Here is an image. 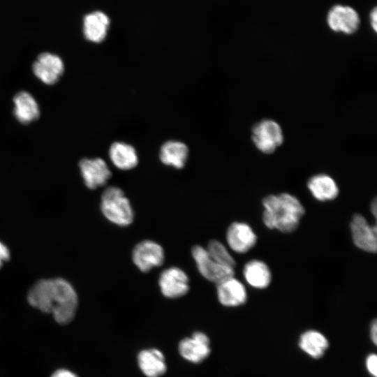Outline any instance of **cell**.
I'll list each match as a JSON object with an SVG mask.
<instances>
[{"mask_svg":"<svg viewBox=\"0 0 377 377\" xmlns=\"http://www.w3.org/2000/svg\"><path fill=\"white\" fill-rule=\"evenodd\" d=\"M27 300L32 306L52 313L54 320L61 325L72 321L78 304L75 289L61 278L37 281L29 290Z\"/></svg>","mask_w":377,"mask_h":377,"instance_id":"1","label":"cell"},{"mask_svg":"<svg viewBox=\"0 0 377 377\" xmlns=\"http://www.w3.org/2000/svg\"><path fill=\"white\" fill-rule=\"evenodd\" d=\"M263 221L268 228L289 233L299 226L304 208L294 195L282 193L263 198Z\"/></svg>","mask_w":377,"mask_h":377,"instance_id":"2","label":"cell"},{"mask_svg":"<svg viewBox=\"0 0 377 377\" xmlns=\"http://www.w3.org/2000/svg\"><path fill=\"white\" fill-rule=\"evenodd\" d=\"M101 210L111 223L125 227L132 223L134 213L129 200L117 186H109L101 195Z\"/></svg>","mask_w":377,"mask_h":377,"instance_id":"3","label":"cell"},{"mask_svg":"<svg viewBox=\"0 0 377 377\" xmlns=\"http://www.w3.org/2000/svg\"><path fill=\"white\" fill-rule=\"evenodd\" d=\"M251 139L260 151L270 154L283 144L284 136L278 122L273 119H265L253 126Z\"/></svg>","mask_w":377,"mask_h":377,"instance_id":"4","label":"cell"},{"mask_svg":"<svg viewBox=\"0 0 377 377\" xmlns=\"http://www.w3.org/2000/svg\"><path fill=\"white\" fill-rule=\"evenodd\" d=\"M191 254L200 274L207 280L218 283L221 281L234 276L235 269L221 265L209 256L206 249L200 245L194 246Z\"/></svg>","mask_w":377,"mask_h":377,"instance_id":"5","label":"cell"},{"mask_svg":"<svg viewBox=\"0 0 377 377\" xmlns=\"http://www.w3.org/2000/svg\"><path fill=\"white\" fill-rule=\"evenodd\" d=\"M135 265L142 272L163 265L165 253L163 247L152 240H143L138 243L132 251Z\"/></svg>","mask_w":377,"mask_h":377,"instance_id":"6","label":"cell"},{"mask_svg":"<svg viewBox=\"0 0 377 377\" xmlns=\"http://www.w3.org/2000/svg\"><path fill=\"white\" fill-rule=\"evenodd\" d=\"M352 239L360 249L376 253L377 249L376 226L370 225L361 214H355L350 223Z\"/></svg>","mask_w":377,"mask_h":377,"instance_id":"7","label":"cell"},{"mask_svg":"<svg viewBox=\"0 0 377 377\" xmlns=\"http://www.w3.org/2000/svg\"><path fill=\"white\" fill-rule=\"evenodd\" d=\"M158 286L161 293L165 297L177 298L188 293L189 280L184 270L177 267H171L161 273Z\"/></svg>","mask_w":377,"mask_h":377,"instance_id":"8","label":"cell"},{"mask_svg":"<svg viewBox=\"0 0 377 377\" xmlns=\"http://www.w3.org/2000/svg\"><path fill=\"white\" fill-rule=\"evenodd\" d=\"M79 166L84 184L90 189L105 185L112 175L105 161L100 158H83Z\"/></svg>","mask_w":377,"mask_h":377,"instance_id":"9","label":"cell"},{"mask_svg":"<svg viewBox=\"0 0 377 377\" xmlns=\"http://www.w3.org/2000/svg\"><path fill=\"white\" fill-rule=\"evenodd\" d=\"M226 241L232 251L238 253H244L255 246L257 236L249 224L244 222H234L227 230Z\"/></svg>","mask_w":377,"mask_h":377,"instance_id":"10","label":"cell"},{"mask_svg":"<svg viewBox=\"0 0 377 377\" xmlns=\"http://www.w3.org/2000/svg\"><path fill=\"white\" fill-rule=\"evenodd\" d=\"M64 66L61 59L54 54H40L33 64L35 75L47 84L57 82L64 72Z\"/></svg>","mask_w":377,"mask_h":377,"instance_id":"11","label":"cell"},{"mask_svg":"<svg viewBox=\"0 0 377 377\" xmlns=\"http://www.w3.org/2000/svg\"><path fill=\"white\" fill-rule=\"evenodd\" d=\"M327 24L334 31L351 34L357 30L360 17L353 8L337 5L328 13Z\"/></svg>","mask_w":377,"mask_h":377,"instance_id":"12","label":"cell"},{"mask_svg":"<svg viewBox=\"0 0 377 377\" xmlns=\"http://www.w3.org/2000/svg\"><path fill=\"white\" fill-rule=\"evenodd\" d=\"M210 341L208 337L200 332H195L191 337L185 338L179 344L180 355L186 360L200 363L210 353Z\"/></svg>","mask_w":377,"mask_h":377,"instance_id":"13","label":"cell"},{"mask_svg":"<svg viewBox=\"0 0 377 377\" xmlns=\"http://www.w3.org/2000/svg\"><path fill=\"white\" fill-rule=\"evenodd\" d=\"M219 302L228 307L238 306L247 300V293L244 284L234 277H228L216 284Z\"/></svg>","mask_w":377,"mask_h":377,"instance_id":"14","label":"cell"},{"mask_svg":"<svg viewBox=\"0 0 377 377\" xmlns=\"http://www.w3.org/2000/svg\"><path fill=\"white\" fill-rule=\"evenodd\" d=\"M110 26V19L101 11H94L85 15L83 20V32L85 38L93 43H101L106 37Z\"/></svg>","mask_w":377,"mask_h":377,"instance_id":"15","label":"cell"},{"mask_svg":"<svg viewBox=\"0 0 377 377\" xmlns=\"http://www.w3.org/2000/svg\"><path fill=\"white\" fill-rule=\"evenodd\" d=\"M307 188L311 195L319 201L332 200L339 194L337 182L326 174H318L310 177Z\"/></svg>","mask_w":377,"mask_h":377,"instance_id":"16","label":"cell"},{"mask_svg":"<svg viewBox=\"0 0 377 377\" xmlns=\"http://www.w3.org/2000/svg\"><path fill=\"white\" fill-rule=\"evenodd\" d=\"M141 371L147 377H159L166 371V364L163 353L157 349L142 350L138 356Z\"/></svg>","mask_w":377,"mask_h":377,"instance_id":"17","label":"cell"},{"mask_svg":"<svg viewBox=\"0 0 377 377\" xmlns=\"http://www.w3.org/2000/svg\"><path fill=\"white\" fill-rule=\"evenodd\" d=\"M243 274L251 286L258 289L267 288L272 279L269 267L260 260H251L246 263L243 269Z\"/></svg>","mask_w":377,"mask_h":377,"instance_id":"18","label":"cell"},{"mask_svg":"<svg viewBox=\"0 0 377 377\" xmlns=\"http://www.w3.org/2000/svg\"><path fill=\"white\" fill-rule=\"evenodd\" d=\"M14 114L22 124H29L38 119L39 108L34 98L27 91L17 93L14 98Z\"/></svg>","mask_w":377,"mask_h":377,"instance_id":"19","label":"cell"},{"mask_svg":"<svg viewBox=\"0 0 377 377\" xmlns=\"http://www.w3.org/2000/svg\"><path fill=\"white\" fill-rule=\"evenodd\" d=\"M298 344L302 351L314 359L320 358L329 346L325 336L314 330L303 332L300 337Z\"/></svg>","mask_w":377,"mask_h":377,"instance_id":"20","label":"cell"},{"mask_svg":"<svg viewBox=\"0 0 377 377\" xmlns=\"http://www.w3.org/2000/svg\"><path fill=\"white\" fill-rule=\"evenodd\" d=\"M188 154V147L184 143L170 140L162 145L159 156L163 164L181 169L185 165Z\"/></svg>","mask_w":377,"mask_h":377,"instance_id":"21","label":"cell"},{"mask_svg":"<svg viewBox=\"0 0 377 377\" xmlns=\"http://www.w3.org/2000/svg\"><path fill=\"white\" fill-rule=\"evenodd\" d=\"M109 156L113 165L122 170L135 168L138 161L135 148L122 142H116L111 145Z\"/></svg>","mask_w":377,"mask_h":377,"instance_id":"22","label":"cell"},{"mask_svg":"<svg viewBox=\"0 0 377 377\" xmlns=\"http://www.w3.org/2000/svg\"><path fill=\"white\" fill-rule=\"evenodd\" d=\"M206 250L210 258L217 263L235 268L236 263L234 258L221 242L216 239L211 240L208 243Z\"/></svg>","mask_w":377,"mask_h":377,"instance_id":"23","label":"cell"},{"mask_svg":"<svg viewBox=\"0 0 377 377\" xmlns=\"http://www.w3.org/2000/svg\"><path fill=\"white\" fill-rule=\"evenodd\" d=\"M366 368L367 371L373 376H377V357L375 353L369 354L366 358Z\"/></svg>","mask_w":377,"mask_h":377,"instance_id":"24","label":"cell"},{"mask_svg":"<svg viewBox=\"0 0 377 377\" xmlns=\"http://www.w3.org/2000/svg\"><path fill=\"white\" fill-rule=\"evenodd\" d=\"M10 258V251L8 247L0 241V268L4 262Z\"/></svg>","mask_w":377,"mask_h":377,"instance_id":"25","label":"cell"},{"mask_svg":"<svg viewBox=\"0 0 377 377\" xmlns=\"http://www.w3.org/2000/svg\"><path fill=\"white\" fill-rule=\"evenodd\" d=\"M50 377H78L72 371L61 369L55 371Z\"/></svg>","mask_w":377,"mask_h":377,"instance_id":"26","label":"cell"},{"mask_svg":"<svg viewBox=\"0 0 377 377\" xmlns=\"http://www.w3.org/2000/svg\"><path fill=\"white\" fill-rule=\"evenodd\" d=\"M370 337L374 343V344H376L377 342V322L376 320H374L371 325L370 328Z\"/></svg>","mask_w":377,"mask_h":377,"instance_id":"27","label":"cell"},{"mask_svg":"<svg viewBox=\"0 0 377 377\" xmlns=\"http://www.w3.org/2000/svg\"><path fill=\"white\" fill-rule=\"evenodd\" d=\"M371 25L374 31H376L377 30V9L376 7L373 9V10L371 13Z\"/></svg>","mask_w":377,"mask_h":377,"instance_id":"28","label":"cell"},{"mask_svg":"<svg viewBox=\"0 0 377 377\" xmlns=\"http://www.w3.org/2000/svg\"><path fill=\"white\" fill-rule=\"evenodd\" d=\"M376 212H377V202H376V199L374 198V200L371 202V212L375 218H376Z\"/></svg>","mask_w":377,"mask_h":377,"instance_id":"29","label":"cell"}]
</instances>
